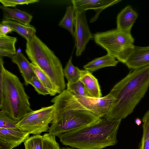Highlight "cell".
Returning <instances> with one entry per match:
<instances>
[{
	"instance_id": "32",
	"label": "cell",
	"mask_w": 149,
	"mask_h": 149,
	"mask_svg": "<svg viewBox=\"0 0 149 149\" xmlns=\"http://www.w3.org/2000/svg\"><path fill=\"white\" fill-rule=\"evenodd\" d=\"M135 122L137 125L139 126L141 123L142 121L140 119L137 118L135 120Z\"/></svg>"
},
{
	"instance_id": "11",
	"label": "cell",
	"mask_w": 149,
	"mask_h": 149,
	"mask_svg": "<svg viewBox=\"0 0 149 149\" xmlns=\"http://www.w3.org/2000/svg\"><path fill=\"white\" fill-rule=\"evenodd\" d=\"M121 0H73L71 1L75 11H86L93 9L96 14L90 20L93 22L97 19L100 13L104 9L116 4Z\"/></svg>"
},
{
	"instance_id": "6",
	"label": "cell",
	"mask_w": 149,
	"mask_h": 149,
	"mask_svg": "<svg viewBox=\"0 0 149 149\" xmlns=\"http://www.w3.org/2000/svg\"><path fill=\"white\" fill-rule=\"evenodd\" d=\"M95 42L115 57L119 62H123L129 50L134 46V39L131 32L117 29L98 32L93 35Z\"/></svg>"
},
{
	"instance_id": "15",
	"label": "cell",
	"mask_w": 149,
	"mask_h": 149,
	"mask_svg": "<svg viewBox=\"0 0 149 149\" xmlns=\"http://www.w3.org/2000/svg\"><path fill=\"white\" fill-rule=\"evenodd\" d=\"M79 80L83 84L90 97L96 98L102 97L98 80L90 72L85 70H81Z\"/></svg>"
},
{
	"instance_id": "14",
	"label": "cell",
	"mask_w": 149,
	"mask_h": 149,
	"mask_svg": "<svg viewBox=\"0 0 149 149\" xmlns=\"http://www.w3.org/2000/svg\"><path fill=\"white\" fill-rule=\"evenodd\" d=\"M12 62L17 66L20 72L22 77L26 85L29 84L30 81L35 75L31 64L24 55L20 51H17L16 53L10 57Z\"/></svg>"
},
{
	"instance_id": "13",
	"label": "cell",
	"mask_w": 149,
	"mask_h": 149,
	"mask_svg": "<svg viewBox=\"0 0 149 149\" xmlns=\"http://www.w3.org/2000/svg\"><path fill=\"white\" fill-rule=\"evenodd\" d=\"M30 134L18 127L0 128V139L15 145L16 147L29 137Z\"/></svg>"
},
{
	"instance_id": "25",
	"label": "cell",
	"mask_w": 149,
	"mask_h": 149,
	"mask_svg": "<svg viewBox=\"0 0 149 149\" xmlns=\"http://www.w3.org/2000/svg\"><path fill=\"white\" fill-rule=\"evenodd\" d=\"M25 149H43L42 136H31L24 142Z\"/></svg>"
},
{
	"instance_id": "27",
	"label": "cell",
	"mask_w": 149,
	"mask_h": 149,
	"mask_svg": "<svg viewBox=\"0 0 149 149\" xmlns=\"http://www.w3.org/2000/svg\"><path fill=\"white\" fill-rule=\"evenodd\" d=\"M17 122L7 114L0 111V128H11L17 127Z\"/></svg>"
},
{
	"instance_id": "5",
	"label": "cell",
	"mask_w": 149,
	"mask_h": 149,
	"mask_svg": "<svg viewBox=\"0 0 149 149\" xmlns=\"http://www.w3.org/2000/svg\"><path fill=\"white\" fill-rule=\"evenodd\" d=\"M25 52L31 62L48 77L58 94L65 90L63 69L60 61L36 36L26 41Z\"/></svg>"
},
{
	"instance_id": "29",
	"label": "cell",
	"mask_w": 149,
	"mask_h": 149,
	"mask_svg": "<svg viewBox=\"0 0 149 149\" xmlns=\"http://www.w3.org/2000/svg\"><path fill=\"white\" fill-rule=\"evenodd\" d=\"M39 1L38 0H0V2L2 6L6 7H15L18 5L29 4L34 3Z\"/></svg>"
},
{
	"instance_id": "8",
	"label": "cell",
	"mask_w": 149,
	"mask_h": 149,
	"mask_svg": "<svg viewBox=\"0 0 149 149\" xmlns=\"http://www.w3.org/2000/svg\"><path fill=\"white\" fill-rule=\"evenodd\" d=\"M74 27L76 56H79L85 50L89 41L93 38L88 24L85 11H75Z\"/></svg>"
},
{
	"instance_id": "22",
	"label": "cell",
	"mask_w": 149,
	"mask_h": 149,
	"mask_svg": "<svg viewBox=\"0 0 149 149\" xmlns=\"http://www.w3.org/2000/svg\"><path fill=\"white\" fill-rule=\"evenodd\" d=\"M63 71L64 76L68 82L73 83L79 80L81 70L72 64V56L70 58Z\"/></svg>"
},
{
	"instance_id": "21",
	"label": "cell",
	"mask_w": 149,
	"mask_h": 149,
	"mask_svg": "<svg viewBox=\"0 0 149 149\" xmlns=\"http://www.w3.org/2000/svg\"><path fill=\"white\" fill-rule=\"evenodd\" d=\"M75 10L73 6L67 7L65 14L58 25L68 30L74 37Z\"/></svg>"
},
{
	"instance_id": "12",
	"label": "cell",
	"mask_w": 149,
	"mask_h": 149,
	"mask_svg": "<svg viewBox=\"0 0 149 149\" xmlns=\"http://www.w3.org/2000/svg\"><path fill=\"white\" fill-rule=\"evenodd\" d=\"M138 15L130 5L123 9L118 14L116 18L117 29L131 32L132 27Z\"/></svg>"
},
{
	"instance_id": "3",
	"label": "cell",
	"mask_w": 149,
	"mask_h": 149,
	"mask_svg": "<svg viewBox=\"0 0 149 149\" xmlns=\"http://www.w3.org/2000/svg\"><path fill=\"white\" fill-rule=\"evenodd\" d=\"M122 120L101 118L96 123L58 136L63 145L79 149H101L116 145Z\"/></svg>"
},
{
	"instance_id": "19",
	"label": "cell",
	"mask_w": 149,
	"mask_h": 149,
	"mask_svg": "<svg viewBox=\"0 0 149 149\" xmlns=\"http://www.w3.org/2000/svg\"><path fill=\"white\" fill-rule=\"evenodd\" d=\"M17 38L7 35L0 36V57L10 56L16 52L15 44Z\"/></svg>"
},
{
	"instance_id": "7",
	"label": "cell",
	"mask_w": 149,
	"mask_h": 149,
	"mask_svg": "<svg viewBox=\"0 0 149 149\" xmlns=\"http://www.w3.org/2000/svg\"><path fill=\"white\" fill-rule=\"evenodd\" d=\"M53 104L29 113L17 124V126L34 135L48 132L51 123L54 110Z\"/></svg>"
},
{
	"instance_id": "31",
	"label": "cell",
	"mask_w": 149,
	"mask_h": 149,
	"mask_svg": "<svg viewBox=\"0 0 149 149\" xmlns=\"http://www.w3.org/2000/svg\"><path fill=\"white\" fill-rule=\"evenodd\" d=\"M15 147L14 144L0 139V149H13Z\"/></svg>"
},
{
	"instance_id": "17",
	"label": "cell",
	"mask_w": 149,
	"mask_h": 149,
	"mask_svg": "<svg viewBox=\"0 0 149 149\" xmlns=\"http://www.w3.org/2000/svg\"><path fill=\"white\" fill-rule=\"evenodd\" d=\"M0 8L3 12V19L15 20L26 25H30L33 16L26 12L16 8H11L1 5Z\"/></svg>"
},
{
	"instance_id": "30",
	"label": "cell",
	"mask_w": 149,
	"mask_h": 149,
	"mask_svg": "<svg viewBox=\"0 0 149 149\" xmlns=\"http://www.w3.org/2000/svg\"><path fill=\"white\" fill-rule=\"evenodd\" d=\"M13 31L8 25L1 23L0 24V36H6L8 33Z\"/></svg>"
},
{
	"instance_id": "33",
	"label": "cell",
	"mask_w": 149,
	"mask_h": 149,
	"mask_svg": "<svg viewBox=\"0 0 149 149\" xmlns=\"http://www.w3.org/2000/svg\"><path fill=\"white\" fill-rule=\"evenodd\" d=\"M60 149H73L70 148H60Z\"/></svg>"
},
{
	"instance_id": "9",
	"label": "cell",
	"mask_w": 149,
	"mask_h": 149,
	"mask_svg": "<svg viewBox=\"0 0 149 149\" xmlns=\"http://www.w3.org/2000/svg\"><path fill=\"white\" fill-rule=\"evenodd\" d=\"M74 96L85 107L100 118L104 117L107 115L114 100L109 93L104 97L99 98Z\"/></svg>"
},
{
	"instance_id": "4",
	"label": "cell",
	"mask_w": 149,
	"mask_h": 149,
	"mask_svg": "<svg viewBox=\"0 0 149 149\" xmlns=\"http://www.w3.org/2000/svg\"><path fill=\"white\" fill-rule=\"evenodd\" d=\"M0 57V109L18 123L32 111L29 97L17 75L4 67Z\"/></svg>"
},
{
	"instance_id": "1",
	"label": "cell",
	"mask_w": 149,
	"mask_h": 149,
	"mask_svg": "<svg viewBox=\"0 0 149 149\" xmlns=\"http://www.w3.org/2000/svg\"><path fill=\"white\" fill-rule=\"evenodd\" d=\"M149 88V66L133 70L117 83L109 93L114 99L104 116L113 120L126 118L133 111Z\"/></svg>"
},
{
	"instance_id": "20",
	"label": "cell",
	"mask_w": 149,
	"mask_h": 149,
	"mask_svg": "<svg viewBox=\"0 0 149 149\" xmlns=\"http://www.w3.org/2000/svg\"><path fill=\"white\" fill-rule=\"evenodd\" d=\"M31 64L35 74L48 90L49 95L54 96L58 93L55 87L48 77L35 64L31 62Z\"/></svg>"
},
{
	"instance_id": "2",
	"label": "cell",
	"mask_w": 149,
	"mask_h": 149,
	"mask_svg": "<svg viewBox=\"0 0 149 149\" xmlns=\"http://www.w3.org/2000/svg\"><path fill=\"white\" fill-rule=\"evenodd\" d=\"M51 102L54 109L48 132L55 136L93 125L101 118L85 107L67 89L54 97Z\"/></svg>"
},
{
	"instance_id": "18",
	"label": "cell",
	"mask_w": 149,
	"mask_h": 149,
	"mask_svg": "<svg viewBox=\"0 0 149 149\" xmlns=\"http://www.w3.org/2000/svg\"><path fill=\"white\" fill-rule=\"evenodd\" d=\"M118 62L115 57L107 54L95 58L84 65L83 67L85 70L93 72L105 67L115 66Z\"/></svg>"
},
{
	"instance_id": "16",
	"label": "cell",
	"mask_w": 149,
	"mask_h": 149,
	"mask_svg": "<svg viewBox=\"0 0 149 149\" xmlns=\"http://www.w3.org/2000/svg\"><path fill=\"white\" fill-rule=\"evenodd\" d=\"M1 23L8 25L15 31L25 38L26 41L32 39L35 35L36 30L32 26L26 25L15 20L3 19Z\"/></svg>"
},
{
	"instance_id": "10",
	"label": "cell",
	"mask_w": 149,
	"mask_h": 149,
	"mask_svg": "<svg viewBox=\"0 0 149 149\" xmlns=\"http://www.w3.org/2000/svg\"><path fill=\"white\" fill-rule=\"evenodd\" d=\"M124 64L132 70L149 66V46L134 45L127 53Z\"/></svg>"
},
{
	"instance_id": "24",
	"label": "cell",
	"mask_w": 149,
	"mask_h": 149,
	"mask_svg": "<svg viewBox=\"0 0 149 149\" xmlns=\"http://www.w3.org/2000/svg\"><path fill=\"white\" fill-rule=\"evenodd\" d=\"M67 89L74 95L90 97L83 84L79 80L74 82H68Z\"/></svg>"
},
{
	"instance_id": "28",
	"label": "cell",
	"mask_w": 149,
	"mask_h": 149,
	"mask_svg": "<svg viewBox=\"0 0 149 149\" xmlns=\"http://www.w3.org/2000/svg\"><path fill=\"white\" fill-rule=\"evenodd\" d=\"M29 84L32 85L39 95H49V93L37 77L35 74L32 78Z\"/></svg>"
},
{
	"instance_id": "23",
	"label": "cell",
	"mask_w": 149,
	"mask_h": 149,
	"mask_svg": "<svg viewBox=\"0 0 149 149\" xmlns=\"http://www.w3.org/2000/svg\"><path fill=\"white\" fill-rule=\"evenodd\" d=\"M143 122V134L138 149H149V110L144 115Z\"/></svg>"
},
{
	"instance_id": "26",
	"label": "cell",
	"mask_w": 149,
	"mask_h": 149,
	"mask_svg": "<svg viewBox=\"0 0 149 149\" xmlns=\"http://www.w3.org/2000/svg\"><path fill=\"white\" fill-rule=\"evenodd\" d=\"M43 149H60L55 136L50 133L45 134L42 136Z\"/></svg>"
}]
</instances>
